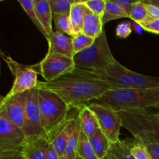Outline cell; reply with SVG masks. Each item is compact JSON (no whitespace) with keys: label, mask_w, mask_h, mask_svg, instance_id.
<instances>
[{"label":"cell","mask_w":159,"mask_h":159,"mask_svg":"<svg viewBox=\"0 0 159 159\" xmlns=\"http://www.w3.org/2000/svg\"><path fill=\"white\" fill-rule=\"evenodd\" d=\"M54 20L57 31L74 37L69 15H54Z\"/></svg>","instance_id":"obj_27"},{"label":"cell","mask_w":159,"mask_h":159,"mask_svg":"<svg viewBox=\"0 0 159 159\" xmlns=\"http://www.w3.org/2000/svg\"><path fill=\"white\" fill-rule=\"evenodd\" d=\"M74 36L82 33L84 23V5L82 1H75L69 14Z\"/></svg>","instance_id":"obj_21"},{"label":"cell","mask_w":159,"mask_h":159,"mask_svg":"<svg viewBox=\"0 0 159 159\" xmlns=\"http://www.w3.org/2000/svg\"><path fill=\"white\" fill-rule=\"evenodd\" d=\"M75 68L72 57L57 53H47L43 60L39 62V73L44 82H51L61 76L73 71Z\"/></svg>","instance_id":"obj_9"},{"label":"cell","mask_w":159,"mask_h":159,"mask_svg":"<svg viewBox=\"0 0 159 159\" xmlns=\"http://www.w3.org/2000/svg\"><path fill=\"white\" fill-rule=\"evenodd\" d=\"M75 0H49L54 15H69Z\"/></svg>","instance_id":"obj_26"},{"label":"cell","mask_w":159,"mask_h":159,"mask_svg":"<svg viewBox=\"0 0 159 159\" xmlns=\"http://www.w3.org/2000/svg\"><path fill=\"white\" fill-rule=\"evenodd\" d=\"M79 113L76 116H69L56 130L48 136L50 143L57 152L59 158L64 159L67 144L75 129Z\"/></svg>","instance_id":"obj_13"},{"label":"cell","mask_w":159,"mask_h":159,"mask_svg":"<svg viewBox=\"0 0 159 159\" xmlns=\"http://www.w3.org/2000/svg\"><path fill=\"white\" fill-rule=\"evenodd\" d=\"M130 152L135 159H152L144 143L138 139L134 141Z\"/></svg>","instance_id":"obj_30"},{"label":"cell","mask_w":159,"mask_h":159,"mask_svg":"<svg viewBox=\"0 0 159 159\" xmlns=\"http://www.w3.org/2000/svg\"><path fill=\"white\" fill-rule=\"evenodd\" d=\"M157 116H158V120H159V113H157Z\"/></svg>","instance_id":"obj_42"},{"label":"cell","mask_w":159,"mask_h":159,"mask_svg":"<svg viewBox=\"0 0 159 159\" xmlns=\"http://www.w3.org/2000/svg\"><path fill=\"white\" fill-rule=\"evenodd\" d=\"M23 130L26 139L47 136L41 123L38 102V88L30 89L28 93ZM48 137V136H47Z\"/></svg>","instance_id":"obj_11"},{"label":"cell","mask_w":159,"mask_h":159,"mask_svg":"<svg viewBox=\"0 0 159 159\" xmlns=\"http://www.w3.org/2000/svg\"><path fill=\"white\" fill-rule=\"evenodd\" d=\"M89 140L98 158L104 159L108 155L112 143L100 129H98Z\"/></svg>","instance_id":"obj_19"},{"label":"cell","mask_w":159,"mask_h":159,"mask_svg":"<svg viewBox=\"0 0 159 159\" xmlns=\"http://www.w3.org/2000/svg\"><path fill=\"white\" fill-rule=\"evenodd\" d=\"M143 2L155 5L159 7V0H143Z\"/></svg>","instance_id":"obj_39"},{"label":"cell","mask_w":159,"mask_h":159,"mask_svg":"<svg viewBox=\"0 0 159 159\" xmlns=\"http://www.w3.org/2000/svg\"><path fill=\"white\" fill-rule=\"evenodd\" d=\"M83 71L91 77L107 82L113 89L159 88V78L131 71L116 59L102 69Z\"/></svg>","instance_id":"obj_3"},{"label":"cell","mask_w":159,"mask_h":159,"mask_svg":"<svg viewBox=\"0 0 159 159\" xmlns=\"http://www.w3.org/2000/svg\"><path fill=\"white\" fill-rule=\"evenodd\" d=\"M139 26L148 32L159 34V19L147 20L146 21L140 23Z\"/></svg>","instance_id":"obj_33"},{"label":"cell","mask_w":159,"mask_h":159,"mask_svg":"<svg viewBox=\"0 0 159 159\" xmlns=\"http://www.w3.org/2000/svg\"><path fill=\"white\" fill-rule=\"evenodd\" d=\"M147 148L149 154L152 159H159V144H146L144 143Z\"/></svg>","instance_id":"obj_37"},{"label":"cell","mask_w":159,"mask_h":159,"mask_svg":"<svg viewBox=\"0 0 159 159\" xmlns=\"http://www.w3.org/2000/svg\"><path fill=\"white\" fill-rule=\"evenodd\" d=\"M130 18L138 25L148 20L145 4L142 1H136L133 5L130 13Z\"/></svg>","instance_id":"obj_28"},{"label":"cell","mask_w":159,"mask_h":159,"mask_svg":"<svg viewBox=\"0 0 159 159\" xmlns=\"http://www.w3.org/2000/svg\"><path fill=\"white\" fill-rule=\"evenodd\" d=\"M120 18H129V15L120 6L115 3L113 0H107L105 11L102 17V25H105L111 20Z\"/></svg>","instance_id":"obj_22"},{"label":"cell","mask_w":159,"mask_h":159,"mask_svg":"<svg viewBox=\"0 0 159 159\" xmlns=\"http://www.w3.org/2000/svg\"><path fill=\"white\" fill-rule=\"evenodd\" d=\"M104 159H116V158H115L114 157H113V155H111V154L109 153V154H108V155H107V156L106 157V158H104Z\"/></svg>","instance_id":"obj_40"},{"label":"cell","mask_w":159,"mask_h":159,"mask_svg":"<svg viewBox=\"0 0 159 159\" xmlns=\"http://www.w3.org/2000/svg\"><path fill=\"white\" fill-rule=\"evenodd\" d=\"M132 33V24L130 22H124L116 26V36L120 38H127Z\"/></svg>","instance_id":"obj_32"},{"label":"cell","mask_w":159,"mask_h":159,"mask_svg":"<svg viewBox=\"0 0 159 159\" xmlns=\"http://www.w3.org/2000/svg\"><path fill=\"white\" fill-rule=\"evenodd\" d=\"M0 159H26L23 150H9L0 152Z\"/></svg>","instance_id":"obj_34"},{"label":"cell","mask_w":159,"mask_h":159,"mask_svg":"<svg viewBox=\"0 0 159 159\" xmlns=\"http://www.w3.org/2000/svg\"><path fill=\"white\" fill-rule=\"evenodd\" d=\"M18 2L20 6H22L23 10L25 11L31 21L33 22L36 27L37 28L39 31L43 35V37L48 40V35H47L46 32L43 30V26H42L41 23H40V20H39L38 16L37 15V12L35 10V6H34V0H18Z\"/></svg>","instance_id":"obj_24"},{"label":"cell","mask_w":159,"mask_h":159,"mask_svg":"<svg viewBox=\"0 0 159 159\" xmlns=\"http://www.w3.org/2000/svg\"><path fill=\"white\" fill-rule=\"evenodd\" d=\"M95 41L94 38L85 35L83 33H80L73 37V46H74L75 54L83 50L86 49L87 48L91 46Z\"/></svg>","instance_id":"obj_29"},{"label":"cell","mask_w":159,"mask_h":159,"mask_svg":"<svg viewBox=\"0 0 159 159\" xmlns=\"http://www.w3.org/2000/svg\"><path fill=\"white\" fill-rule=\"evenodd\" d=\"M113 1L120 6L127 12V14L129 15V18H130V11L133 7V5L136 2V1H133V0H113Z\"/></svg>","instance_id":"obj_36"},{"label":"cell","mask_w":159,"mask_h":159,"mask_svg":"<svg viewBox=\"0 0 159 159\" xmlns=\"http://www.w3.org/2000/svg\"><path fill=\"white\" fill-rule=\"evenodd\" d=\"M28 93L29 91L24 92L9 98L2 96L0 102V108L4 109L9 120L22 129L24 123Z\"/></svg>","instance_id":"obj_12"},{"label":"cell","mask_w":159,"mask_h":159,"mask_svg":"<svg viewBox=\"0 0 159 159\" xmlns=\"http://www.w3.org/2000/svg\"><path fill=\"white\" fill-rule=\"evenodd\" d=\"M49 144L47 136L26 139L23 152L26 159H47Z\"/></svg>","instance_id":"obj_15"},{"label":"cell","mask_w":159,"mask_h":159,"mask_svg":"<svg viewBox=\"0 0 159 159\" xmlns=\"http://www.w3.org/2000/svg\"><path fill=\"white\" fill-rule=\"evenodd\" d=\"M37 88L42 126L48 136L69 117L71 109L55 93L41 87Z\"/></svg>","instance_id":"obj_5"},{"label":"cell","mask_w":159,"mask_h":159,"mask_svg":"<svg viewBox=\"0 0 159 159\" xmlns=\"http://www.w3.org/2000/svg\"><path fill=\"white\" fill-rule=\"evenodd\" d=\"M26 137L22 128L9 120L3 108H0V152L23 150Z\"/></svg>","instance_id":"obj_10"},{"label":"cell","mask_w":159,"mask_h":159,"mask_svg":"<svg viewBox=\"0 0 159 159\" xmlns=\"http://www.w3.org/2000/svg\"><path fill=\"white\" fill-rule=\"evenodd\" d=\"M144 4H145L146 10H147L148 20H155V19H159V7L158 6H155V5H152V4H148V3H144Z\"/></svg>","instance_id":"obj_35"},{"label":"cell","mask_w":159,"mask_h":159,"mask_svg":"<svg viewBox=\"0 0 159 159\" xmlns=\"http://www.w3.org/2000/svg\"><path fill=\"white\" fill-rule=\"evenodd\" d=\"M47 159H60L57 152H56L55 149L54 148V147H53L51 143H50L49 147H48V158H47Z\"/></svg>","instance_id":"obj_38"},{"label":"cell","mask_w":159,"mask_h":159,"mask_svg":"<svg viewBox=\"0 0 159 159\" xmlns=\"http://www.w3.org/2000/svg\"><path fill=\"white\" fill-rule=\"evenodd\" d=\"M1 57L14 76L12 88L4 96L5 98H9L15 95L30 91L38 86L37 75L40 74L39 63L34 65H22L4 52H1Z\"/></svg>","instance_id":"obj_7"},{"label":"cell","mask_w":159,"mask_h":159,"mask_svg":"<svg viewBox=\"0 0 159 159\" xmlns=\"http://www.w3.org/2000/svg\"><path fill=\"white\" fill-rule=\"evenodd\" d=\"M122 127L132 134L134 139L146 144H159V120L157 113L148 110L119 112Z\"/></svg>","instance_id":"obj_4"},{"label":"cell","mask_w":159,"mask_h":159,"mask_svg":"<svg viewBox=\"0 0 159 159\" xmlns=\"http://www.w3.org/2000/svg\"><path fill=\"white\" fill-rule=\"evenodd\" d=\"M73 60L76 68L87 70L102 69L114 61L106 31L102 30L91 46L75 54Z\"/></svg>","instance_id":"obj_6"},{"label":"cell","mask_w":159,"mask_h":159,"mask_svg":"<svg viewBox=\"0 0 159 159\" xmlns=\"http://www.w3.org/2000/svg\"><path fill=\"white\" fill-rule=\"evenodd\" d=\"M34 2L37 16L48 39L50 34L53 32L52 20L54 18L49 0H34Z\"/></svg>","instance_id":"obj_17"},{"label":"cell","mask_w":159,"mask_h":159,"mask_svg":"<svg viewBox=\"0 0 159 159\" xmlns=\"http://www.w3.org/2000/svg\"><path fill=\"white\" fill-rule=\"evenodd\" d=\"M82 2L93 13L102 17L105 11L107 0H85Z\"/></svg>","instance_id":"obj_31"},{"label":"cell","mask_w":159,"mask_h":159,"mask_svg":"<svg viewBox=\"0 0 159 159\" xmlns=\"http://www.w3.org/2000/svg\"><path fill=\"white\" fill-rule=\"evenodd\" d=\"M75 159H83V158H82V157L80 156V155H78V154H77V155H76V158H75Z\"/></svg>","instance_id":"obj_41"},{"label":"cell","mask_w":159,"mask_h":159,"mask_svg":"<svg viewBox=\"0 0 159 159\" xmlns=\"http://www.w3.org/2000/svg\"><path fill=\"white\" fill-rule=\"evenodd\" d=\"M87 106L96 115L99 129L110 142L113 144L119 141L122 127V118L119 112L93 102H89Z\"/></svg>","instance_id":"obj_8"},{"label":"cell","mask_w":159,"mask_h":159,"mask_svg":"<svg viewBox=\"0 0 159 159\" xmlns=\"http://www.w3.org/2000/svg\"><path fill=\"white\" fill-rule=\"evenodd\" d=\"M84 5V23L82 33L92 38L96 39L103 30L102 17L96 15Z\"/></svg>","instance_id":"obj_16"},{"label":"cell","mask_w":159,"mask_h":159,"mask_svg":"<svg viewBox=\"0 0 159 159\" xmlns=\"http://www.w3.org/2000/svg\"><path fill=\"white\" fill-rule=\"evenodd\" d=\"M79 116L80 118L82 130L88 138H90L99 128L96 115L86 105L79 110Z\"/></svg>","instance_id":"obj_18"},{"label":"cell","mask_w":159,"mask_h":159,"mask_svg":"<svg viewBox=\"0 0 159 159\" xmlns=\"http://www.w3.org/2000/svg\"><path fill=\"white\" fill-rule=\"evenodd\" d=\"M47 89L58 95L70 109L80 110L110 89L107 82L88 75L83 69L75 68L73 71L51 82H39L38 86Z\"/></svg>","instance_id":"obj_1"},{"label":"cell","mask_w":159,"mask_h":159,"mask_svg":"<svg viewBox=\"0 0 159 159\" xmlns=\"http://www.w3.org/2000/svg\"><path fill=\"white\" fill-rule=\"evenodd\" d=\"M81 131H82V127H81V121L79 116H78L77 124H76L75 129L71 134L68 144H67L66 150H65V157L64 159H75L77 155V149L79 146V137H80Z\"/></svg>","instance_id":"obj_23"},{"label":"cell","mask_w":159,"mask_h":159,"mask_svg":"<svg viewBox=\"0 0 159 159\" xmlns=\"http://www.w3.org/2000/svg\"><path fill=\"white\" fill-rule=\"evenodd\" d=\"M134 141V140L127 138L113 143L110 146L109 153L111 154L116 159H135L130 152Z\"/></svg>","instance_id":"obj_20"},{"label":"cell","mask_w":159,"mask_h":159,"mask_svg":"<svg viewBox=\"0 0 159 159\" xmlns=\"http://www.w3.org/2000/svg\"><path fill=\"white\" fill-rule=\"evenodd\" d=\"M77 154L83 159H99L90 144L89 138L82 130L79 137Z\"/></svg>","instance_id":"obj_25"},{"label":"cell","mask_w":159,"mask_h":159,"mask_svg":"<svg viewBox=\"0 0 159 159\" xmlns=\"http://www.w3.org/2000/svg\"><path fill=\"white\" fill-rule=\"evenodd\" d=\"M91 102L116 112L159 108V88L111 89Z\"/></svg>","instance_id":"obj_2"},{"label":"cell","mask_w":159,"mask_h":159,"mask_svg":"<svg viewBox=\"0 0 159 159\" xmlns=\"http://www.w3.org/2000/svg\"><path fill=\"white\" fill-rule=\"evenodd\" d=\"M47 40L48 42V53H57L73 58L75 55L73 37L59 31H53Z\"/></svg>","instance_id":"obj_14"}]
</instances>
